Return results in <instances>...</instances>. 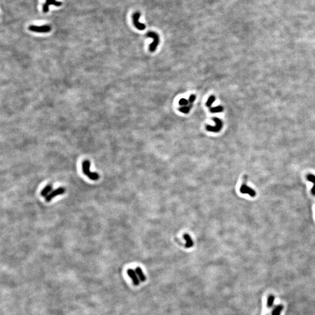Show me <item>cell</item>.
I'll return each mask as SVG.
<instances>
[{
    "label": "cell",
    "instance_id": "18",
    "mask_svg": "<svg viewBox=\"0 0 315 315\" xmlns=\"http://www.w3.org/2000/svg\"><path fill=\"white\" fill-rule=\"evenodd\" d=\"M179 111L183 113H188L190 111V107L188 106H183L179 108Z\"/></svg>",
    "mask_w": 315,
    "mask_h": 315
},
{
    "label": "cell",
    "instance_id": "19",
    "mask_svg": "<svg viewBox=\"0 0 315 315\" xmlns=\"http://www.w3.org/2000/svg\"><path fill=\"white\" fill-rule=\"evenodd\" d=\"M188 100H187L186 99H181L179 100V104L180 105H187L188 104Z\"/></svg>",
    "mask_w": 315,
    "mask_h": 315
},
{
    "label": "cell",
    "instance_id": "11",
    "mask_svg": "<svg viewBox=\"0 0 315 315\" xmlns=\"http://www.w3.org/2000/svg\"><path fill=\"white\" fill-rule=\"evenodd\" d=\"M52 189H53L52 184H47L45 187L41 191V196L46 197L47 195H48L50 193V192L51 191Z\"/></svg>",
    "mask_w": 315,
    "mask_h": 315
},
{
    "label": "cell",
    "instance_id": "13",
    "mask_svg": "<svg viewBox=\"0 0 315 315\" xmlns=\"http://www.w3.org/2000/svg\"><path fill=\"white\" fill-rule=\"evenodd\" d=\"M307 179L309 181H311L314 183V186L312 188V193L314 196H315V176L312 174H309L307 175Z\"/></svg>",
    "mask_w": 315,
    "mask_h": 315
},
{
    "label": "cell",
    "instance_id": "20",
    "mask_svg": "<svg viewBox=\"0 0 315 315\" xmlns=\"http://www.w3.org/2000/svg\"><path fill=\"white\" fill-rule=\"evenodd\" d=\"M195 99H196V96L194 95H191L189 97V102L190 103H192L194 101Z\"/></svg>",
    "mask_w": 315,
    "mask_h": 315
},
{
    "label": "cell",
    "instance_id": "2",
    "mask_svg": "<svg viewBox=\"0 0 315 315\" xmlns=\"http://www.w3.org/2000/svg\"><path fill=\"white\" fill-rule=\"evenodd\" d=\"M146 36L153 39V42L149 46V50L151 52L155 51L156 47L159 43V37L157 33L154 32H149L146 34Z\"/></svg>",
    "mask_w": 315,
    "mask_h": 315
},
{
    "label": "cell",
    "instance_id": "9",
    "mask_svg": "<svg viewBox=\"0 0 315 315\" xmlns=\"http://www.w3.org/2000/svg\"><path fill=\"white\" fill-rule=\"evenodd\" d=\"M127 274L129 275V276L130 277V278L132 279L133 282V284L135 285H138L139 284V279L135 272V270H133V269H129L127 270Z\"/></svg>",
    "mask_w": 315,
    "mask_h": 315
},
{
    "label": "cell",
    "instance_id": "8",
    "mask_svg": "<svg viewBox=\"0 0 315 315\" xmlns=\"http://www.w3.org/2000/svg\"><path fill=\"white\" fill-rule=\"evenodd\" d=\"M51 5L59 6L62 5V3L61 2L57 1L56 0H46L45 3L43 5V11L45 13H46L48 11L49 6Z\"/></svg>",
    "mask_w": 315,
    "mask_h": 315
},
{
    "label": "cell",
    "instance_id": "10",
    "mask_svg": "<svg viewBox=\"0 0 315 315\" xmlns=\"http://www.w3.org/2000/svg\"><path fill=\"white\" fill-rule=\"evenodd\" d=\"M184 239L186 240V247L187 248H190L193 246L194 242L193 241V239L190 237V236L188 234H184Z\"/></svg>",
    "mask_w": 315,
    "mask_h": 315
},
{
    "label": "cell",
    "instance_id": "15",
    "mask_svg": "<svg viewBox=\"0 0 315 315\" xmlns=\"http://www.w3.org/2000/svg\"><path fill=\"white\" fill-rule=\"evenodd\" d=\"M274 299H275V297L271 294L269 295V298H268V299H267V306L269 309H270L273 306V304H274Z\"/></svg>",
    "mask_w": 315,
    "mask_h": 315
},
{
    "label": "cell",
    "instance_id": "3",
    "mask_svg": "<svg viewBox=\"0 0 315 315\" xmlns=\"http://www.w3.org/2000/svg\"><path fill=\"white\" fill-rule=\"evenodd\" d=\"M29 31L37 33H47L49 32L51 30V27L49 25H43V26H36V25H31L29 27Z\"/></svg>",
    "mask_w": 315,
    "mask_h": 315
},
{
    "label": "cell",
    "instance_id": "16",
    "mask_svg": "<svg viewBox=\"0 0 315 315\" xmlns=\"http://www.w3.org/2000/svg\"><path fill=\"white\" fill-rule=\"evenodd\" d=\"M223 111V107L221 106H218L210 109V112L212 113H218Z\"/></svg>",
    "mask_w": 315,
    "mask_h": 315
},
{
    "label": "cell",
    "instance_id": "5",
    "mask_svg": "<svg viewBox=\"0 0 315 315\" xmlns=\"http://www.w3.org/2000/svg\"><path fill=\"white\" fill-rule=\"evenodd\" d=\"M65 191V189L64 187H58L57 189L52 191L48 195L45 197L46 201L50 202L54 197L59 195L63 194Z\"/></svg>",
    "mask_w": 315,
    "mask_h": 315
},
{
    "label": "cell",
    "instance_id": "14",
    "mask_svg": "<svg viewBox=\"0 0 315 315\" xmlns=\"http://www.w3.org/2000/svg\"><path fill=\"white\" fill-rule=\"evenodd\" d=\"M283 308H284V306L282 305H277V306L275 307V308L274 309L273 311H272V315H280L282 310H283Z\"/></svg>",
    "mask_w": 315,
    "mask_h": 315
},
{
    "label": "cell",
    "instance_id": "1",
    "mask_svg": "<svg viewBox=\"0 0 315 315\" xmlns=\"http://www.w3.org/2000/svg\"><path fill=\"white\" fill-rule=\"evenodd\" d=\"M90 162L89 160H85L82 162V168L83 173L88 177L90 180H97L99 179V175L96 172H91L90 171Z\"/></svg>",
    "mask_w": 315,
    "mask_h": 315
},
{
    "label": "cell",
    "instance_id": "17",
    "mask_svg": "<svg viewBox=\"0 0 315 315\" xmlns=\"http://www.w3.org/2000/svg\"><path fill=\"white\" fill-rule=\"evenodd\" d=\"M215 97L214 96H213V95L210 96L209 97V98H208V99L207 103H206V105H207V107H211V105H212V104L213 103V102H215Z\"/></svg>",
    "mask_w": 315,
    "mask_h": 315
},
{
    "label": "cell",
    "instance_id": "12",
    "mask_svg": "<svg viewBox=\"0 0 315 315\" xmlns=\"http://www.w3.org/2000/svg\"><path fill=\"white\" fill-rule=\"evenodd\" d=\"M135 271L137 274V275H138V278H139V280H140V281L144 282V281H146V276L144 275L142 270L140 267H137L135 269Z\"/></svg>",
    "mask_w": 315,
    "mask_h": 315
},
{
    "label": "cell",
    "instance_id": "4",
    "mask_svg": "<svg viewBox=\"0 0 315 315\" xmlns=\"http://www.w3.org/2000/svg\"><path fill=\"white\" fill-rule=\"evenodd\" d=\"M213 120L215 122L216 125L215 126H211L210 125H207L206 126V129L208 131L211 132H220L223 127V122L222 121L217 117L213 118Z\"/></svg>",
    "mask_w": 315,
    "mask_h": 315
},
{
    "label": "cell",
    "instance_id": "7",
    "mask_svg": "<svg viewBox=\"0 0 315 315\" xmlns=\"http://www.w3.org/2000/svg\"><path fill=\"white\" fill-rule=\"evenodd\" d=\"M240 191L242 194H247L250 196L254 197L256 196V192L252 188L249 187L245 183H243L240 188Z\"/></svg>",
    "mask_w": 315,
    "mask_h": 315
},
{
    "label": "cell",
    "instance_id": "6",
    "mask_svg": "<svg viewBox=\"0 0 315 315\" xmlns=\"http://www.w3.org/2000/svg\"><path fill=\"white\" fill-rule=\"evenodd\" d=\"M140 16H141V14L139 12H135V14L133 15V23H134V25L135 26V28L137 29H138V30H140V31H143L145 29L146 26L143 23H141L139 22V19L140 18Z\"/></svg>",
    "mask_w": 315,
    "mask_h": 315
}]
</instances>
